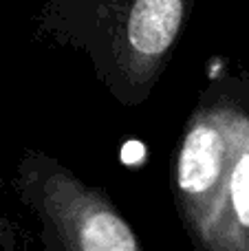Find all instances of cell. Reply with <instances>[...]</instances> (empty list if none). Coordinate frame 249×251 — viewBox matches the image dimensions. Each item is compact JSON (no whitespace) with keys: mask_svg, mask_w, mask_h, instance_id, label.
Masks as SVG:
<instances>
[{"mask_svg":"<svg viewBox=\"0 0 249 251\" xmlns=\"http://www.w3.org/2000/svg\"><path fill=\"white\" fill-rule=\"evenodd\" d=\"M124 161H126V163H139L141 159H144V146H141V143H128L126 148H124Z\"/></svg>","mask_w":249,"mask_h":251,"instance_id":"obj_5","label":"cell"},{"mask_svg":"<svg viewBox=\"0 0 249 251\" xmlns=\"http://www.w3.org/2000/svg\"><path fill=\"white\" fill-rule=\"evenodd\" d=\"M216 216H225L229 245L249 249V115H238L236 143L219 192Z\"/></svg>","mask_w":249,"mask_h":251,"instance_id":"obj_2","label":"cell"},{"mask_svg":"<svg viewBox=\"0 0 249 251\" xmlns=\"http://www.w3.org/2000/svg\"><path fill=\"white\" fill-rule=\"evenodd\" d=\"M236 122L238 115H234L227 126L214 119L194 126L185 137L179 154V168H176L179 190L192 201L199 203L205 201V207L214 203V212L221 185L232 163Z\"/></svg>","mask_w":249,"mask_h":251,"instance_id":"obj_1","label":"cell"},{"mask_svg":"<svg viewBox=\"0 0 249 251\" xmlns=\"http://www.w3.org/2000/svg\"><path fill=\"white\" fill-rule=\"evenodd\" d=\"M181 0H137L128 20V42L146 57L163 55L181 26Z\"/></svg>","mask_w":249,"mask_h":251,"instance_id":"obj_3","label":"cell"},{"mask_svg":"<svg viewBox=\"0 0 249 251\" xmlns=\"http://www.w3.org/2000/svg\"><path fill=\"white\" fill-rule=\"evenodd\" d=\"M77 225V247L86 251H132L137 243L128 225L108 209H91L82 214Z\"/></svg>","mask_w":249,"mask_h":251,"instance_id":"obj_4","label":"cell"}]
</instances>
